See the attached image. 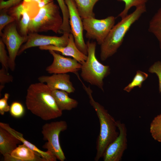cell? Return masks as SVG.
<instances>
[{
  "label": "cell",
  "instance_id": "4",
  "mask_svg": "<svg viewBox=\"0 0 161 161\" xmlns=\"http://www.w3.org/2000/svg\"><path fill=\"white\" fill-rule=\"evenodd\" d=\"M87 58L81 64L80 76L85 81L103 91V79L110 73L109 66L100 62L95 55L96 43L88 41Z\"/></svg>",
  "mask_w": 161,
  "mask_h": 161
},
{
  "label": "cell",
  "instance_id": "10",
  "mask_svg": "<svg viewBox=\"0 0 161 161\" xmlns=\"http://www.w3.org/2000/svg\"><path fill=\"white\" fill-rule=\"evenodd\" d=\"M119 134L106 148L103 156L104 161H120L127 148V129L120 120L116 121Z\"/></svg>",
  "mask_w": 161,
  "mask_h": 161
},
{
  "label": "cell",
  "instance_id": "21",
  "mask_svg": "<svg viewBox=\"0 0 161 161\" xmlns=\"http://www.w3.org/2000/svg\"><path fill=\"white\" fill-rule=\"evenodd\" d=\"M62 14L63 23L61 30L63 32H70L69 14L68 7L64 0H56Z\"/></svg>",
  "mask_w": 161,
  "mask_h": 161
},
{
  "label": "cell",
  "instance_id": "19",
  "mask_svg": "<svg viewBox=\"0 0 161 161\" xmlns=\"http://www.w3.org/2000/svg\"><path fill=\"white\" fill-rule=\"evenodd\" d=\"M82 19L88 17L95 18L94 7L99 0H73Z\"/></svg>",
  "mask_w": 161,
  "mask_h": 161
},
{
  "label": "cell",
  "instance_id": "28",
  "mask_svg": "<svg viewBox=\"0 0 161 161\" xmlns=\"http://www.w3.org/2000/svg\"><path fill=\"white\" fill-rule=\"evenodd\" d=\"M13 80V76L10 75L7 71L2 67L0 69V92L4 87L6 83L12 82Z\"/></svg>",
  "mask_w": 161,
  "mask_h": 161
},
{
  "label": "cell",
  "instance_id": "9",
  "mask_svg": "<svg viewBox=\"0 0 161 161\" xmlns=\"http://www.w3.org/2000/svg\"><path fill=\"white\" fill-rule=\"evenodd\" d=\"M69 14L70 33L73 35L75 44L78 49L86 55H87V47L83 36L82 20L73 0H64Z\"/></svg>",
  "mask_w": 161,
  "mask_h": 161
},
{
  "label": "cell",
  "instance_id": "14",
  "mask_svg": "<svg viewBox=\"0 0 161 161\" xmlns=\"http://www.w3.org/2000/svg\"><path fill=\"white\" fill-rule=\"evenodd\" d=\"M39 48L42 50L59 52L63 55L72 57L81 64L84 62L87 58V55L81 52L76 46L74 36L71 33L69 34L68 43L65 47H58L49 45L40 46Z\"/></svg>",
  "mask_w": 161,
  "mask_h": 161
},
{
  "label": "cell",
  "instance_id": "13",
  "mask_svg": "<svg viewBox=\"0 0 161 161\" xmlns=\"http://www.w3.org/2000/svg\"><path fill=\"white\" fill-rule=\"evenodd\" d=\"M39 82L45 83L51 90H60L70 94L75 89L70 80V75L67 73L53 74L50 76L42 75L38 78Z\"/></svg>",
  "mask_w": 161,
  "mask_h": 161
},
{
  "label": "cell",
  "instance_id": "2",
  "mask_svg": "<svg viewBox=\"0 0 161 161\" xmlns=\"http://www.w3.org/2000/svg\"><path fill=\"white\" fill-rule=\"evenodd\" d=\"M86 93L100 123V132L97 140V151L94 159L95 161H98L102 157L106 148L117 137L119 132L117 131L116 121L103 106L94 100L92 95V90L89 89Z\"/></svg>",
  "mask_w": 161,
  "mask_h": 161
},
{
  "label": "cell",
  "instance_id": "1",
  "mask_svg": "<svg viewBox=\"0 0 161 161\" xmlns=\"http://www.w3.org/2000/svg\"><path fill=\"white\" fill-rule=\"evenodd\" d=\"M25 104L28 110L44 120L61 116L62 111L57 106L51 90L45 83L31 84L28 88Z\"/></svg>",
  "mask_w": 161,
  "mask_h": 161
},
{
  "label": "cell",
  "instance_id": "18",
  "mask_svg": "<svg viewBox=\"0 0 161 161\" xmlns=\"http://www.w3.org/2000/svg\"><path fill=\"white\" fill-rule=\"evenodd\" d=\"M11 155L17 158L18 161H46L24 144L19 145Z\"/></svg>",
  "mask_w": 161,
  "mask_h": 161
},
{
  "label": "cell",
  "instance_id": "27",
  "mask_svg": "<svg viewBox=\"0 0 161 161\" xmlns=\"http://www.w3.org/2000/svg\"><path fill=\"white\" fill-rule=\"evenodd\" d=\"M0 62L2 67L8 71L9 68V57L5 49V44L1 38L0 39Z\"/></svg>",
  "mask_w": 161,
  "mask_h": 161
},
{
  "label": "cell",
  "instance_id": "20",
  "mask_svg": "<svg viewBox=\"0 0 161 161\" xmlns=\"http://www.w3.org/2000/svg\"><path fill=\"white\" fill-rule=\"evenodd\" d=\"M148 30L157 40L161 50V7L150 21Z\"/></svg>",
  "mask_w": 161,
  "mask_h": 161
},
{
  "label": "cell",
  "instance_id": "31",
  "mask_svg": "<svg viewBox=\"0 0 161 161\" xmlns=\"http://www.w3.org/2000/svg\"><path fill=\"white\" fill-rule=\"evenodd\" d=\"M22 0H0V10L3 9H8L15 6L21 1Z\"/></svg>",
  "mask_w": 161,
  "mask_h": 161
},
{
  "label": "cell",
  "instance_id": "23",
  "mask_svg": "<svg viewBox=\"0 0 161 161\" xmlns=\"http://www.w3.org/2000/svg\"><path fill=\"white\" fill-rule=\"evenodd\" d=\"M150 132L155 140L161 143V114L155 117L151 122Z\"/></svg>",
  "mask_w": 161,
  "mask_h": 161
},
{
  "label": "cell",
  "instance_id": "25",
  "mask_svg": "<svg viewBox=\"0 0 161 161\" xmlns=\"http://www.w3.org/2000/svg\"><path fill=\"white\" fill-rule=\"evenodd\" d=\"M0 34L2 32L3 29L9 24L16 21L15 18L13 16L9 15L7 9L0 10Z\"/></svg>",
  "mask_w": 161,
  "mask_h": 161
},
{
  "label": "cell",
  "instance_id": "24",
  "mask_svg": "<svg viewBox=\"0 0 161 161\" xmlns=\"http://www.w3.org/2000/svg\"><path fill=\"white\" fill-rule=\"evenodd\" d=\"M118 1H123L125 4L124 9L118 16L121 19L125 17L128 15L129 10L132 7H136L146 5L148 0H117Z\"/></svg>",
  "mask_w": 161,
  "mask_h": 161
},
{
  "label": "cell",
  "instance_id": "6",
  "mask_svg": "<svg viewBox=\"0 0 161 161\" xmlns=\"http://www.w3.org/2000/svg\"><path fill=\"white\" fill-rule=\"evenodd\" d=\"M67 127L66 121L60 120L46 123L42 128L43 139L47 141L42 148L51 152L61 161H64L66 157L60 143L59 135L61 132L66 130Z\"/></svg>",
  "mask_w": 161,
  "mask_h": 161
},
{
  "label": "cell",
  "instance_id": "15",
  "mask_svg": "<svg viewBox=\"0 0 161 161\" xmlns=\"http://www.w3.org/2000/svg\"><path fill=\"white\" fill-rule=\"evenodd\" d=\"M0 126L5 129L19 139L23 144L33 151L37 155L42 157L46 161H56L57 159L55 156L50 151H42L35 145L25 140L23 134L12 128L8 124L0 122Z\"/></svg>",
  "mask_w": 161,
  "mask_h": 161
},
{
  "label": "cell",
  "instance_id": "11",
  "mask_svg": "<svg viewBox=\"0 0 161 161\" xmlns=\"http://www.w3.org/2000/svg\"><path fill=\"white\" fill-rule=\"evenodd\" d=\"M69 34L64 32L61 36L58 37L40 35L37 33H29L27 41L20 47L18 55H20L27 49L34 47L49 45L65 47L68 43Z\"/></svg>",
  "mask_w": 161,
  "mask_h": 161
},
{
  "label": "cell",
  "instance_id": "17",
  "mask_svg": "<svg viewBox=\"0 0 161 161\" xmlns=\"http://www.w3.org/2000/svg\"><path fill=\"white\" fill-rule=\"evenodd\" d=\"M51 93L57 106L62 111L71 110L78 105V101L70 97L69 93L64 91L54 90H51Z\"/></svg>",
  "mask_w": 161,
  "mask_h": 161
},
{
  "label": "cell",
  "instance_id": "22",
  "mask_svg": "<svg viewBox=\"0 0 161 161\" xmlns=\"http://www.w3.org/2000/svg\"><path fill=\"white\" fill-rule=\"evenodd\" d=\"M148 77V75L147 73L137 70L132 81L124 88V90L129 92L135 87L138 86L141 88L143 82Z\"/></svg>",
  "mask_w": 161,
  "mask_h": 161
},
{
  "label": "cell",
  "instance_id": "16",
  "mask_svg": "<svg viewBox=\"0 0 161 161\" xmlns=\"http://www.w3.org/2000/svg\"><path fill=\"white\" fill-rule=\"evenodd\" d=\"M21 143L19 139L0 126V152L3 155L11 154Z\"/></svg>",
  "mask_w": 161,
  "mask_h": 161
},
{
  "label": "cell",
  "instance_id": "7",
  "mask_svg": "<svg viewBox=\"0 0 161 161\" xmlns=\"http://www.w3.org/2000/svg\"><path fill=\"white\" fill-rule=\"evenodd\" d=\"M82 20L83 29L86 31V38L96 40L100 45L114 26L115 18L110 16L101 19L88 17Z\"/></svg>",
  "mask_w": 161,
  "mask_h": 161
},
{
  "label": "cell",
  "instance_id": "26",
  "mask_svg": "<svg viewBox=\"0 0 161 161\" xmlns=\"http://www.w3.org/2000/svg\"><path fill=\"white\" fill-rule=\"evenodd\" d=\"M10 113L13 117L16 118L21 117L24 113V106L20 103L15 101L11 104L10 110Z\"/></svg>",
  "mask_w": 161,
  "mask_h": 161
},
{
  "label": "cell",
  "instance_id": "5",
  "mask_svg": "<svg viewBox=\"0 0 161 161\" xmlns=\"http://www.w3.org/2000/svg\"><path fill=\"white\" fill-rule=\"evenodd\" d=\"M62 23L59 7L53 1L40 8L37 14L31 19L28 34L49 30L56 33H62L61 30Z\"/></svg>",
  "mask_w": 161,
  "mask_h": 161
},
{
  "label": "cell",
  "instance_id": "8",
  "mask_svg": "<svg viewBox=\"0 0 161 161\" xmlns=\"http://www.w3.org/2000/svg\"><path fill=\"white\" fill-rule=\"evenodd\" d=\"M0 35L8 51L9 69L13 71L16 57L22 44L27 41V36H23L18 33L15 21L7 26Z\"/></svg>",
  "mask_w": 161,
  "mask_h": 161
},
{
  "label": "cell",
  "instance_id": "3",
  "mask_svg": "<svg viewBox=\"0 0 161 161\" xmlns=\"http://www.w3.org/2000/svg\"><path fill=\"white\" fill-rule=\"evenodd\" d=\"M146 11V5L136 7L111 29L100 45V58L105 61L115 53L121 45L125 35L132 25Z\"/></svg>",
  "mask_w": 161,
  "mask_h": 161
},
{
  "label": "cell",
  "instance_id": "33",
  "mask_svg": "<svg viewBox=\"0 0 161 161\" xmlns=\"http://www.w3.org/2000/svg\"></svg>",
  "mask_w": 161,
  "mask_h": 161
},
{
  "label": "cell",
  "instance_id": "32",
  "mask_svg": "<svg viewBox=\"0 0 161 161\" xmlns=\"http://www.w3.org/2000/svg\"><path fill=\"white\" fill-rule=\"evenodd\" d=\"M27 1H32L36 2L40 8L53 1V0H24Z\"/></svg>",
  "mask_w": 161,
  "mask_h": 161
},
{
  "label": "cell",
  "instance_id": "29",
  "mask_svg": "<svg viewBox=\"0 0 161 161\" xmlns=\"http://www.w3.org/2000/svg\"><path fill=\"white\" fill-rule=\"evenodd\" d=\"M148 72L155 74L159 80V91L161 95V61L155 62L148 69Z\"/></svg>",
  "mask_w": 161,
  "mask_h": 161
},
{
  "label": "cell",
  "instance_id": "30",
  "mask_svg": "<svg viewBox=\"0 0 161 161\" xmlns=\"http://www.w3.org/2000/svg\"><path fill=\"white\" fill-rule=\"evenodd\" d=\"M10 95L8 93H5L3 97L0 99V114L3 115L6 112L10 111V106L8 105L7 101Z\"/></svg>",
  "mask_w": 161,
  "mask_h": 161
},
{
  "label": "cell",
  "instance_id": "12",
  "mask_svg": "<svg viewBox=\"0 0 161 161\" xmlns=\"http://www.w3.org/2000/svg\"><path fill=\"white\" fill-rule=\"evenodd\" d=\"M53 57L52 64L46 68L49 74L77 73L80 70L82 65L73 58L66 57L53 50H49Z\"/></svg>",
  "mask_w": 161,
  "mask_h": 161
}]
</instances>
